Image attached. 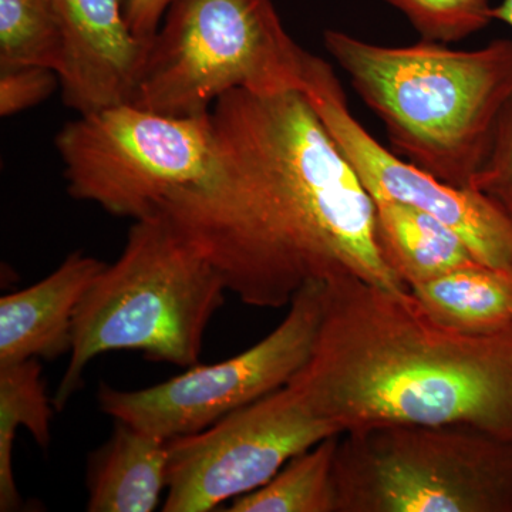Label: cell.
Listing matches in <instances>:
<instances>
[{
	"label": "cell",
	"instance_id": "22",
	"mask_svg": "<svg viewBox=\"0 0 512 512\" xmlns=\"http://www.w3.org/2000/svg\"><path fill=\"white\" fill-rule=\"evenodd\" d=\"M173 0H126L128 25L134 35L151 42Z\"/></svg>",
	"mask_w": 512,
	"mask_h": 512
},
{
	"label": "cell",
	"instance_id": "20",
	"mask_svg": "<svg viewBox=\"0 0 512 512\" xmlns=\"http://www.w3.org/2000/svg\"><path fill=\"white\" fill-rule=\"evenodd\" d=\"M470 188L490 198L512 221V97L498 117L487 157Z\"/></svg>",
	"mask_w": 512,
	"mask_h": 512
},
{
	"label": "cell",
	"instance_id": "19",
	"mask_svg": "<svg viewBox=\"0 0 512 512\" xmlns=\"http://www.w3.org/2000/svg\"><path fill=\"white\" fill-rule=\"evenodd\" d=\"M402 13L421 39L458 43L494 22L491 0H383Z\"/></svg>",
	"mask_w": 512,
	"mask_h": 512
},
{
	"label": "cell",
	"instance_id": "4",
	"mask_svg": "<svg viewBox=\"0 0 512 512\" xmlns=\"http://www.w3.org/2000/svg\"><path fill=\"white\" fill-rule=\"evenodd\" d=\"M227 291L217 266L163 215L134 221L119 259L104 266L77 309L53 407L63 410L86 367L104 353L138 352L181 369L200 365L205 330Z\"/></svg>",
	"mask_w": 512,
	"mask_h": 512
},
{
	"label": "cell",
	"instance_id": "6",
	"mask_svg": "<svg viewBox=\"0 0 512 512\" xmlns=\"http://www.w3.org/2000/svg\"><path fill=\"white\" fill-rule=\"evenodd\" d=\"M338 512H512V441L466 426L340 434Z\"/></svg>",
	"mask_w": 512,
	"mask_h": 512
},
{
	"label": "cell",
	"instance_id": "7",
	"mask_svg": "<svg viewBox=\"0 0 512 512\" xmlns=\"http://www.w3.org/2000/svg\"><path fill=\"white\" fill-rule=\"evenodd\" d=\"M67 192L116 217H153L171 192L201 181L215 157L211 113L174 117L121 104L79 114L56 136Z\"/></svg>",
	"mask_w": 512,
	"mask_h": 512
},
{
	"label": "cell",
	"instance_id": "10",
	"mask_svg": "<svg viewBox=\"0 0 512 512\" xmlns=\"http://www.w3.org/2000/svg\"><path fill=\"white\" fill-rule=\"evenodd\" d=\"M303 93L372 197L429 212L466 242L480 264L512 272V221L490 198L444 183L383 147L353 116L326 60L311 56Z\"/></svg>",
	"mask_w": 512,
	"mask_h": 512
},
{
	"label": "cell",
	"instance_id": "13",
	"mask_svg": "<svg viewBox=\"0 0 512 512\" xmlns=\"http://www.w3.org/2000/svg\"><path fill=\"white\" fill-rule=\"evenodd\" d=\"M168 485V440L116 421L87 468L90 512H151Z\"/></svg>",
	"mask_w": 512,
	"mask_h": 512
},
{
	"label": "cell",
	"instance_id": "9",
	"mask_svg": "<svg viewBox=\"0 0 512 512\" xmlns=\"http://www.w3.org/2000/svg\"><path fill=\"white\" fill-rule=\"evenodd\" d=\"M338 434L285 386L205 430L168 440L163 511H215L262 487L293 457Z\"/></svg>",
	"mask_w": 512,
	"mask_h": 512
},
{
	"label": "cell",
	"instance_id": "12",
	"mask_svg": "<svg viewBox=\"0 0 512 512\" xmlns=\"http://www.w3.org/2000/svg\"><path fill=\"white\" fill-rule=\"evenodd\" d=\"M104 262L73 252L52 274L0 299V366L55 360L72 349L77 309Z\"/></svg>",
	"mask_w": 512,
	"mask_h": 512
},
{
	"label": "cell",
	"instance_id": "23",
	"mask_svg": "<svg viewBox=\"0 0 512 512\" xmlns=\"http://www.w3.org/2000/svg\"><path fill=\"white\" fill-rule=\"evenodd\" d=\"M493 18L512 29V0H501L498 5H494Z\"/></svg>",
	"mask_w": 512,
	"mask_h": 512
},
{
	"label": "cell",
	"instance_id": "16",
	"mask_svg": "<svg viewBox=\"0 0 512 512\" xmlns=\"http://www.w3.org/2000/svg\"><path fill=\"white\" fill-rule=\"evenodd\" d=\"M53 400L47 397L39 360L0 366V511L22 507L13 474V443L20 427L32 434L37 446L52 440Z\"/></svg>",
	"mask_w": 512,
	"mask_h": 512
},
{
	"label": "cell",
	"instance_id": "3",
	"mask_svg": "<svg viewBox=\"0 0 512 512\" xmlns=\"http://www.w3.org/2000/svg\"><path fill=\"white\" fill-rule=\"evenodd\" d=\"M323 45L382 121L394 154L444 183L470 188L512 97L511 39L476 50L423 39L382 46L329 29Z\"/></svg>",
	"mask_w": 512,
	"mask_h": 512
},
{
	"label": "cell",
	"instance_id": "5",
	"mask_svg": "<svg viewBox=\"0 0 512 512\" xmlns=\"http://www.w3.org/2000/svg\"><path fill=\"white\" fill-rule=\"evenodd\" d=\"M311 53L272 0H173L151 39L133 104L198 117L232 90H303Z\"/></svg>",
	"mask_w": 512,
	"mask_h": 512
},
{
	"label": "cell",
	"instance_id": "21",
	"mask_svg": "<svg viewBox=\"0 0 512 512\" xmlns=\"http://www.w3.org/2000/svg\"><path fill=\"white\" fill-rule=\"evenodd\" d=\"M60 87L50 67L19 66L0 69V116L10 117L39 106Z\"/></svg>",
	"mask_w": 512,
	"mask_h": 512
},
{
	"label": "cell",
	"instance_id": "8",
	"mask_svg": "<svg viewBox=\"0 0 512 512\" xmlns=\"http://www.w3.org/2000/svg\"><path fill=\"white\" fill-rule=\"evenodd\" d=\"M325 282H309L293 296L289 312L269 335L214 365H195L181 375L141 390L101 384V412L165 440L198 433L227 414L284 389L308 363L323 315Z\"/></svg>",
	"mask_w": 512,
	"mask_h": 512
},
{
	"label": "cell",
	"instance_id": "1",
	"mask_svg": "<svg viewBox=\"0 0 512 512\" xmlns=\"http://www.w3.org/2000/svg\"><path fill=\"white\" fill-rule=\"evenodd\" d=\"M215 157L158 214L254 308H282L309 282L356 276L407 291L384 262L375 201L301 90H232L211 109Z\"/></svg>",
	"mask_w": 512,
	"mask_h": 512
},
{
	"label": "cell",
	"instance_id": "11",
	"mask_svg": "<svg viewBox=\"0 0 512 512\" xmlns=\"http://www.w3.org/2000/svg\"><path fill=\"white\" fill-rule=\"evenodd\" d=\"M62 99L77 114L133 104L150 43L134 35L126 0H55Z\"/></svg>",
	"mask_w": 512,
	"mask_h": 512
},
{
	"label": "cell",
	"instance_id": "15",
	"mask_svg": "<svg viewBox=\"0 0 512 512\" xmlns=\"http://www.w3.org/2000/svg\"><path fill=\"white\" fill-rule=\"evenodd\" d=\"M410 292L437 322L473 335L512 328V272L484 264L413 286Z\"/></svg>",
	"mask_w": 512,
	"mask_h": 512
},
{
	"label": "cell",
	"instance_id": "14",
	"mask_svg": "<svg viewBox=\"0 0 512 512\" xmlns=\"http://www.w3.org/2000/svg\"><path fill=\"white\" fill-rule=\"evenodd\" d=\"M372 198L380 252L407 288L477 264L466 242L429 212L393 198Z\"/></svg>",
	"mask_w": 512,
	"mask_h": 512
},
{
	"label": "cell",
	"instance_id": "2",
	"mask_svg": "<svg viewBox=\"0 0 512 512\" xmlns=\"http://www.w3.org/2000/svg\"><path fill=\"white\" fill-rule=\"evenodd\" d=\"M288 387L340 434L423 424L512 441V328L460 332L410 289L342 276L325 282L315 348Z\"/></svg>",
	"mask_w": 512,
	"mask_h": 512
},
{
	"label": "cell",
	"instance_id": "17",
	"mask_svg": "<svg viewBox=\"0 0 512 512\" xmlns=\"http://www.w3.org/2000/svg\"><path fill=\"white\" fill-rule=\"evenodd\" d=\"M338 436L289 460L271 480L231 501L229 512H338L333 480Z\"/></svg>",
	"mask_w": 512,
	"mask_h": 512
},
{
	"label": "cell",
	"instance_id": "18",
	"mask_svg": "<svg viewBox=\"0 0 512 512\" xmlns=\"http://www.w3.org/2000/svg\"><path fill=\"white\" fill-rule=\"evenodd\" d=\"M62 40L55 0H0V69L59 70Z\"/></svg>",
	"mask_w": 512,
	"mask_h": 512
}]
</instances>
